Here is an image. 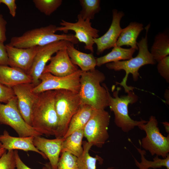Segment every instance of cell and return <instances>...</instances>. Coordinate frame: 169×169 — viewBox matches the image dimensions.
Here are the masks:
<instances>
[{"mask_svg":"<svg viewBox=\"0 0 169 169\" xmlns=\"http://www.w3.org/2000/svg\"><path fill=\"white\" fill-rule=\"evenodd\" d=\"M0 65H8V57L6 46L0 42Z\"/></svg>","mask_w":169,"mask_h":169,"instance_id":"34","label":"cell"},{"mask_svg":"<svg viewBox=\"0 0 169 169\" xmlns=\"http://www.w3.org/2000/svg\"><path fill=\"white\" fill-rule=\"evenodd\" d=\"M157 69L160 75L169 82V56H168L158 62Z\"/></svg>","mask_w":169,"mask_h":169,"instance_id":"32","label":"cell"},{"mask_svg":"<svg viewBox=\"0 0 169 169\" xmlns=\"http://www.w3.org/2000/svg\"><path fill=\"white\" fill-rule=\"evenodd\" d=\"M0 83L12 88L18 85L32 83L28 73L18 69L0 65Z\"/></svg>","mask_w":169,"mask_h":169,"instance_id":"19","label":"cell"},{"mask_svg":"<svg viewBox=\"0 0 169 169\" xmlns=\"http://www.w3.org/2000/svg\"><path fill=\"white\" fill-rule=\"evenodd\" d=\"M55 105L59 120L56 138H63L70 121L82 104L79 93L66 90H55Z\"/></svg>","mask_w":169,"mask_h":169,"instance_id":"5","label":"cell"},{"mask_svg":"<svg viewBox=\"0 0 169 169\" xmlns=\"http://www.w3.org/2000/svg\"><path fill=\"white\" fill-rule=\"evenodd\" d=\"M34 86L31 83L20 84L12 88L17 99L19 112L25 122L31 126L33 110L39 95L33 91Z\"/></svg>","mask_w":169,"mask_h":169,"instance_id":"13","label":"cell"},{"mask_svg":"<svg viewBox=\"0 0 169 169\" xmlns=\"http://www.w3.org/2000/svg\"><path fill=\"white\" fill-rule=\"evenodd\" d=\"M82 9L79 14L84 20L93 19L100 10V0H80Z\"/></svg>","mask_w":169,"mask_h":169,"instance_id":"28","label":"cell"},{"mask_svg":"<svg viewBox=\"0 0 169 169\" xmlns=\"http://www.w3.org/2000/svg\"><path fill=\"white\" fill-rule=\"evenodd\" d=\"M7 22L0 14V42L4 43L6 40V26Z\"/></svg>","mask_w":169,"mask_h":169,"instance_id":"36","label":"cell"},{"mask_svg":"<svg viewBox=\"0 0 169 169\" xmlns=\"http://www.w3.org/2000/svg\"></svg>","mask_w":169,"mask_h":169,"instance_id":"45","label":"cell"},{"mask_svg":"<svg viewBox=\"0 0 169 169\" xmlns=\"http://www.w3.org/2000/svg\"><path fill=\"white\" fill-rule=\"evenodd\" d=\"M138 127L144 131L146 134L141 142L139 141L143 148L148 151L152 156L156 155L163 158H166L169 152V136L166 137L161 134L156 117L151 116L146 123Z\"/></svg>","mask_w":169,"mask_h":169,"instance_id":"7","label":"cell"},{"mask_svg":"<svg viewBox=\"0 0 169 169\" xmlns=\"http://www.w3.org/2000/svg\"><path fill=\"white\" fill-rule=\"evenodd\" d=\"M64 139L62 138L49 139L40 136L34 137V146L49 160L53 169H56Z\"/></svg>","mask_w":169,"mask_h":169,"instance_id":"17","label":"cell"},{"mask_svg":"<svg viewBox=\"0 0 169 169\" xmlns=\"http://www.w3.org/2000/svg\"><path fill=\"white\" fill-rule=\"evenodd\" d=\"M2 145V144L0 142V147Z\"/></svg>","mask_w":169,"mask_h":169,"instance_id":"42","label":"cell"},{"mask_svg":"<svg viewBox=\"0 0 169 169\" xmlns=\"http://www.w3.org/2000/svg\"><path fill=\"white\" fill-rule=\"evenodd\" d=\"M169 90L166 89L165 91L164 97L166 100V103L167 104H169Z\"/></svg>","mask_w":169,"mask_h":169,"instance_id":"38","label":"cell"},{"mask_svg":"<svg viewBox=\"0 0 169 169\" xmlns=\"http://www.w3.org/2000/svg\"><path fill=\"white\" fill-rule=\"evenodd\" d=\"M55 91L39 94L31 116V126L41 135H56L59 120L55 105Z\"/></svg>","mask_w":169,"mask_h":169,"instance_id":"2","label":"cell"},{"mask_svg":"<svg viewBox=\"0 0 169 169\" xmlns=\"http://www.w3.org/2000/svg\"><path fill=\"white\" fill-rule=\"evenodd\" d=\"M83 151L82 154L77 157L78 169H96V163L97 158L91 156L89 152L92 145L87 141L82 143Z\"/></svg>","mask_w":169,"mask_h":169,"instance_id":"27","label":"cell"},{"mask_svg":"<svg viewBox=\"0 0 169 169\" xmlns=\"http://www.w3.org/2000/svg\"><path fill=\"white\" fill-rule=\"evenodd\" d=\"M112 12V21L108 30L103 35L94 40L97 46L96 54L98 55L116 45L122 29L120 25V22L124 15V13L116 9H113Z\"/></svg>","mask_w":169,"mask_h":169,"instance_id":"15","label":"cell"},{"mask_svg":"<svg viewBox=\"0 0 169 169\" xmlns=\"http://www.w3.org/2000/svg\"><path fill=\"white\" fill-rule=\"evenodd\" d=\"M67 49L72 63L79 67L82 71H88L95 69L96 58L92 53L87 54L79 51L74 47L72 43L67 46Z\"/></svg>","mask_w":169,"mask_h":169,"instance_id":"20","label":"cell"},{"mask_svg":"<svg viewBox=\"0 0 169 169\" xmlns=\"http://www.w3.org/2000/svg\"><path fill=\"white\" fill-rule=\"evenodd\" d=\"M49 61V64L45 66L43 73H49L55 76L64 77L71 74L79 69L78 66L72 62L67 47L57 51L55 55L51 58Z\"/></svg>","mask_w":169,"mask_h":169,"instance_id":"16","label":"cell"},{"mask_svg":"<svg viewBox=\"0 0 169 169\" xmlns=\"http://www.w3.org/2000/svg\"><path fill=\"white\" fill-rule=\"evenodd\" d=\"M16 161V167L17 169H32L25 165L21 159L18 151L17 150L14 151ZM43 169H48L47 166L45 165Z\"/></svg>","mask_w":169,"mask_h":169,"instance_id":"37","label":"cell"},{"mask_svg":"<svg viewBox=\"0 0 169 169\" xmlns=\"http://www.w3.org/2000/svg\"><path fill=\"white\" fill-rule=\"evenodd\" d=\"M82 72L79 69L74 73L64 77L55 76L49 73H43L39 78L40 83L33 88L32 91L39 94L49 90H66L79 93Z\"/></svg>","mask_w":169,"mask_h":169,"instance_id":"10","label":"cell"},{"mask_svg":"<svg viewBox=\"0 0 169 169\" xmlns=\"http://www.w3.org/2000/svg\"><path fill=\"white\" fill-rule=\"evenodd\" d=\"M0 124L10 126L19 137L41 136L22 117L18 108L16 96L7 104L0 103Z\"/></svg>","mask_w":169,"mask_h":169,"instance_id":"9","label":"cell"},{"mask_svg":"<svg viewBox=\"0 0 169 169\" xmlns=\"http://www.w3.org/2000/svg\"><path fill=\"white\" fill-rule=\"evenodd\" d=\"M8 57V65L28 74L34 58L41 46L23 49L5 45Z\"/></svg>","mask_w":169,"mask_h":169,"instance_id":"14","label":"cell"},{"mask_svg":"<svg viewBox=\"0 0 169 169\" xmlns=\"http://www.w3.org/2000/svg\"><path fill=\"white\" fill-rule=\"evenodd\" d=\"M143 25L136 22H131L125 28L122 29L116 45L121 47L128 45L136 50L138 49L137 39L141 32L143 30Z\"/></svg>","mask_w":169,"mask_h":169,"instance_id":"21","label":"cell"},{"mask_svg":"<svg viewBox=\"0 0 169 169\" xmlns=\"http://www.w3.org/2000/svg\"><path fill=\"white\" fill-rule=\"evenodd\" d=\"M16 166L14 150L6 152L0 157V169H15Z\"/></svg>","mask_w":169,"mask_h":169,"instance_id":"31","label":"cell"},{"mask_svg":"<svg viewBox=\"0 0 169 169\" xmlns=\"http://www.w3.org/2000/svg\"><path fill=\"white\" fill-rule=\"evenodd\" d=\"M78 21L75 23H71L62 20L60 23V27H57L56 31H63L67 33L69 30L74 31L75 37L79 42L84 43L85 49L94 52V40L99 37V31L91 26L90 20L87 19L84 20L78 14Z\"/></svg>","mask_w":169,"mask_h":169,"instance_id":"11","label":"cell"},{"mask_svg":"<svg viewBox=\"0 0 169 169\" xmlns=\"http://www.w3.org/2000/svg\"><path fill=\"white\" fill-rule=\"evenodd\" d=\"M136 50L131 48H124L116 45L110 52L96 59V66L100 67L109 63L130 59L133 57Z\"/></svg>","mask_w":169,"mask_h":169,"instance_id":"23","label":"cell"},{"mask_svg":"<svg viewBox=\"0 0 169 169\" xmlns=\"http://www.w3.org/2000/svg\"><path fill=\"white\" fill-rule=\"evenodd\" d=\"M57 26L50 24L27 31L19 36L12 37L8 44L15 47L26 49L43 46L61 40L69 41L77 44L79 41L72 34H56Z\"/></svg>","mask_w":169,"mask_h":169,"instance_id":"3","label":"cell"},{"mask_svg":"<svg viewBox=\"0 0 169 169\" xmlns=\"http://www.w3.org/2000/svg\"><path fill=\"white\" fill-rule=\"evenodd\" d=\"M1 3H3L6 5L8 7L9 13L11 15L14 17L16 14L17 6L15 0H0Z\"/></svg>","mask_w":169,"mask_h":169,"instance_id":"35","label":"cell"},{"mask_svg":"<svg viewBox=\"0 0 169 169\" xmlns=\"http://www.w3.org/2000/svg\"><path fill=\"white\" fill-rule=\"evenodd\" d=\"M105 79L104 74L95 69L82 72L79 92L82 105L94 110L105 109L108 106V89L105 84L100 85Z\"/></svg>","mask_w":169,"mask_h":169,"instance_id":"1","label":"cell"},{"mask_svg":"<svg viewBox=\"0 0 169 169\" xmlns=\"http://www.w3.org/2000/svg\"><path fill=\"white\" fill-rule=\"evenodd\" d=\"M94 110L88 105H82L79 110L71 118L67 131L62 138L64 139L74 132L84 129Z\"/></svg>","mask_w":169,"mask_h":169,"instance_id":"22","label":"cell"},{"mask_svg":"<svg viewBox=\"0 0 169 169\" xmlns=\"http://www.w3.org/2000/svg\"><path fill=\"white\" fill-rule=\"evenodd\" d=\"M15 96L12 88L0 83V103L7 104Z\"/></svg>","mask_w":169,"mask_h":169,"instance_id":"33","label":"cell"},{"mask_svg":"<svg viewBox=\"0 0 169 169\" xmlns=\"http://www.w3.org/2000/svg\"><path fill=\"white\" fill-rule=\"evenodd\" d=\"M71 43L69 41L61 40L40 47L35 56L28 74L32 79V83L35 86L40 83V76L53 55L58 50L67 47Z\"/></svg>","mask_w":169,"mask_h":169,"instance_id":"12","label":"cell"},{"mask_svg":"<svg viewBox=\"0 0 169 169\" xmlns=\"http://www.w3.org/2000/svg\"><path fill=\"white\" fill-rule=\"evenodd\" d=\"M156 62L169 56V37L165 33L160 32L156 35L150 52Z\"/></svg>","mask_w":169,"mask_h":169,"instance_id":"25","label":"cell"},{"mask_svg":"<svg viewBox=\"0 0 169 169\" xmlns=\"http://www.w3.org/2000/svg\"><path fill=\"white\" fill-rule=\"evenodd\" d=\"M45 165L47 166L48 169H53L49 162L46 163Z\"/></svg>","mask_w":169,"mask_h":169,"instance_id":"41","label":"cell"},{"mask_svg":"<svg viewBox=\"0 0 169 169\" xmlns=\"http://www.w3.org/2000/svg\"><path fill=\"white\" fill-rule=\"evenodd\" d=\"M36 8L46 15L50 16L62 4V0H33Z\"/></svg>","mask_w":169,"mask_h":169,"instance_id":"29","label":"cell"},{"mask_svg":"<svg viewBox=\"0 0 169 169\" xmlns=\"http://www.w3.org/2000/svg\"><path fill=\"white\" fill-rule=\"evenodd\" d=\"M162 123L165 127V129L167 130V132H168V129H169V123L168 122H163Z\"/></svg>","mask_w":169,"mask_h":169,"instance_id":"39","label":"cell"},{"mask_svg":"<svg viewBox=\"0 0 169 169\" xmlns=\"http://www.w3.org/2000/svg\"><path fill=\"white\" fill-rule=\"evenodd\" d=\"M150 26L149 24L145 28L146 33L145 37H142L137 45L138 48V53L136 56L126 60L108 63L106 64V67L109 69L115 71L124 70L125 75L122 81L120 83L124 88L126 93L133 91L135 87L127 85L126 82L128 75L131 74L133 80L137 81L140 76L139 70L142 66L146 64L154 65L156 62L155 60L149 52L148 48L147 34Z\"/></svg>","mask_w":169,"mask_h":169,"instance_id":"4","label":"cell"},{"mask_svg":"<svg viewBox=\"0 0 169 169\" xmlns=\"http://www.w3.org/2000/svg\"><path fill=\"white\" fill-rule=\"evenodd\" d=\"M108 169H113L112 168H109Z\"/></svg>","mask_w":169,"mask_h":169,"instance_id":"43","label":"cell"},{"mask_svg":"<svg viewBox=\"0 0 169 169\" xmlns=\"http://www.w3.org/2000/svg\"><path fill=\"white\" fill-rule=\"evenodd\" d=\"M6 151L5 149L0 147V157Z\"/></svg>","mask_w":169,"mask_h":169,"instance_id":"40","label":"cell"},{"mask_svg":"<svg viewBox=\"0 0 169 169\" xmlns=\"http://www.w3.org/2000/svg\"><path fill=\"white\" fill-rule=\"evenodd\" d=\"M110 118L105 109L94 110L84 129V136L87 142L101 147L109 137L108 126Z\"/></svg>","mask_w":169,"mask_h":169,"instance_id":"8","label":"cell"},{"mask_svg":"<svg viewBox=\"0 0 169 169\" xmlns=\"http://www.w3.org/2000/svg\"><path fill=\"white\" fill-rule=\"evenodd\" d=\"M34 137L33 136H13L5 130L3 134L0 135V142L2 144L0 147L8 151L19 150L26 152L34 151L40 154L44 158L47 159L44 154L34 146L33 143Z\"/></svg>","mask_w":169,"mask_h":169,"instance_id":"18","label":"cell"},{"mask_svg":"<svg viewBox=\"0 0 169 169\" xmlns=\"http://www.w3.org/2000/svg\"><path fill=\"white\" fill-rule=\"evenodd\" d=\"M61 153L56 169H78L77 157L66 152Z\"/></svg>","mask_w":169,"mask_h":169,"instance_id":"30","label":"cell"},{"mask_svg":"<svg viewBox=\"0 0 169 169\" xmlns=\"http://www.w3.org/2000/svg\"><path fill=\"white\" fill-rule=\"evenodd\" d=\"M1 3V2H0V4Z\"/></svg>","mask_w":169,"mask_h":169,"instance_id":"44","label":"cell"},{"mask_svg":"<svg viewBox=\"0 0 169 169\" xmlns=\"http://www.w3.org/2000/svg\"><path fill=\"white\" fill-rule=\"evenodd\" d=\"M138 151L141 155V161L139 162L135 159V162L136 166L139 169H148L152 168L154 169L161 168L163 166L169 169V155L163 159L159 158L158 156H156L153 159V161H149L146 160L144 155L146 152L144 150H142L141 147L136 148Z\"/></svg>","mask_w":169,"mask_h":169,"instance_id":"26","label":"cell"},{"mask_svg":"<svg viewBox=\"0 0 169 169\" xmlns=\"http://www.w3.org/2000/svg\"><path fill=\"white\" fill-rule=\"evenodd\" d=\"M120 89L113 92L112 97L108 92L109 106L111 111L115 115V125L125 132H128L136 126L146 123L147 121L141 120H134L129 115L128 106L130 104H133L138 100V96L133 91H130L127 95L119 97Z\"/></svg>","mask_w":169,"mask_h":169,"instance_id":"6","label":"cell"},{"mask_svg":"<svg viewBox=\"0 0 169 169\" xmlns=\"http://www.w3.org/2000/svg\"><path fill=\"white\" fill-rule=\"evenodd\" d=\"M84 135L83 129L76 131L64 139L61 153L69 152L77 157L82 153L83 148L82 140Z\"/></svg>","mask_w":169,"mask_h":169,"instance_id":"24","label":"cell"}]
</instances>
